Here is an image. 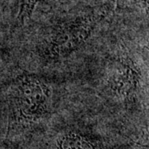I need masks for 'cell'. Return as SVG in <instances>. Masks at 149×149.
<instances>
[{
    "instance_id": "277c9868",
    "label": "cell",
    "mask_w": 149,
    "mask_h": 149,
    "mask_svg": "<svg viewBox=\"0 0 149 149\" xmlns=\"http://www.w3.org/2000/svg\"><path fill=\"white\" fill-rule=\"evenodd\" d=\"M61 149H101L87 137L69 133L65 135L59 142Z\"/></svg>"
},
{
    "instance_id": "6da1fadb",
    "label": "cell",
    "mask_w": 149,
    "mask_h": 149,
    "mask_svg": "<svg viewBox=\"0 0 149 149\" xmlns=\"http://www.w3.org/2000/svg\"><path fill=\"white\" fill-rule=\"evenodd\" d=\"M8 133L39 122L51 110L52 91L40 76L24 73L17 77L9 94Z\"/></svg>"
},
{
    "instance_id": "5b68a950",
    "label": "cell",
    "mask_w": 149,
    "mask_h": 149,
    "mask_svg": "<svg viewBox=\"0 0 149 149\" xmlns=\"http://www.w3.org/2000/svg\"><path fill=\"white\" fill-rule=\"evenodd\" d=\"M42 0H20V10L18 13V22L22 24L26 18H30L33 9L38 2Z\"/></svg>"
},
{
    "instance_id": "3957f363",
    "label": "cell",
    "mask_w": 149,
    "mask_h": 149,
    "mask_svg": "<svg viewBox=\"0 0 149 149\" xmlns=\"http://www.w3.org/2000/svg\"><path fill=\"white\" fill-rule=\"evenodd\" d=\"M106 82L112 95L126 101L133 98L139 88L140 71L131 59H119L109 66Z\"/></svg>"
},
{
    "instance_id": "7a4b0ae2",
    "label": "cell",
    "mask_w": 149,
    "mask_h": 149,
    "mask_svg": "<svg viewBox=\"0 0 149 149\" xmlns=\"http://www.w3.org/2000/svg\"><path fill=\"white\" fill-rule=\"evenodd\" d=\"M97 21L94 14H84L56 25L38 43L39 56L52 61L67 57L86 42Z\"/></svg>"
}]
</instances>
